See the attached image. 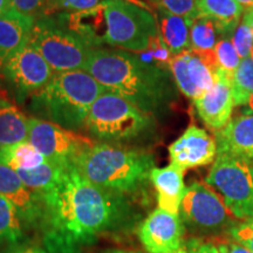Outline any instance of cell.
<instances>
[{"label": "cell", "instance_id": "28", "mask_svg": "<svg viewBox=\"0 0 253 253\" xmlns=\"http://www.w3.org/2000/svg\"><path fill=\"white\" fill-rule=\"evenodd\" d=\"M253 93V58L243 59L232 74V95L235 107H244Z\"/></svg>", "mask_w": 253, "mask_h": 253}, {"label": "cell", "instance_id": "40", "mask_svg": "<svg viewBox=\"0 0 253 253\" xmlns=\"http://www.w3.org/2000/svg\"><path fill=\"white\" fill-rule=\"evenodd\" d=\"M243 114L244 115H253V93L251 95V97H250L248 103L245 104L244 107H243Z\"/></svg>", "mask_w": 253, "mask_h": 253}, {"label": "cell", "instance_id": "13", "mask_svg": "<svg viewBox=\"0 0 253 253\" xmlns=\"http://www.w3.org/2000/svg\"><path fill=\"white\" fill-rule=\"evenodd\" d=\"M181 217L157 208L142 221L137 236L147 253H186Z\"/></svg>", "mask_w": 253, "mask_h": 253}, {"label": "cell", "instance_id": "41", "mask_svg": "<svg viewBox=\"0 0 253 253\" xmlns=\"http://www.w3.org/2000/svg\"><path fill=\"white\" fill-rule=\"evenodd\" d=\"M8 9H11V1L9 0H0V15L4 14Z\"/></svg>", "mask_w": 253, "mask_h": 253}, {"label": "cell", "instance_id": "43", "mask_svg": "<svg viewBox=\"0 0 253 253\" xmlns=\"http://www.w3.org/2000/svg\"><path fill=\"white\" fill-rule=\"evenodd\" d=\"M102 253H140V252H134V251H126V250H120V249H109Z\"/></svg>", "mask_w": 253, "mask_h": 253}, {"label": "cell", "instance_id": "6", "mask_svg": "<svg viewBox=\"0 0 253 253\" xmlns=\"http://www.w3.org/2000/svg\"><path fill=\"white\" fill-rule=\"evenodd\" d=\"M104 18L108 46L126 52H148L160 34L156 14L130 2L106 0Z\"/></svg>", "mask_w": 253, "mask_h": 253}, {"label": "cell", "instance_id": "25", "mask_svg": "<svg viewBox=\"0 0 253 253\" xmlns=\"http://www.w3.org/2000/svg\"><path fill=\"white\" fill-rule=\"evenodd\" d=\"M0 162L14 170H32L46 163L47 160L30 142L0 148Z\"/></svg>", "mask_w": 253, "mask_h": 253}, {"label": "cell", "instance_id": "8", "mask_svg": "<svg viewBox=\"0 0 253 253\" xmlns=\"http://www.w3.org/2000/svg\"><path fill=\"white\" fill-rule=\"evenodd\" d=\"M179 217L184 227L191 232L210 238L227 233L238 221L218 192L207 183L198 181L186 188Z\"/></svg>", "mask_w": 253, "mask_h": 253}, {"label": "cell", "instance_id": "22", "mask_svg": "<svg viewBox=\"0 0 253 253\" xmlns=\"http://www.w3.org/2000/svg\"><path fill=\"white\" fill-rule=\"evenodd\" d=\"M157 23L163 42L172 56L191 49L190 45V27L191 21L175 15L162 7H157Z\"/></svg>", "mask_w": 253, "mask_h": 253}, {"label": "cell", "instance_id": "9", "mask_svg": "<svg viewBox=\"0 0 253 253\" xmlns=\"http://www.w3.org/2000/svg\"><path fill=\"white\" fill-rule=\"evenodd\" d=\"M28 45L40 53L55 73L84 71L91 50L52 15L34 23Z\"/></svg>", "mask_w": 253, "mask_h": 253}, {"label": "cell", "instance_id": "42", "mask_svg": "<svg viewBox=\"0 0 253 253\" xmlns=\"http://www.w3.org/2000/svg\"><path fill=\"white\" fill-rule=\"evenodd\" d=\"M237 1L244 7V9H249L253 7V0H237Z\"/></svg>", "mask_w": 253, "mask_h": 253}, {"label": "cell", "instance_id": "46", "mask_svg": "<svg viewBox=\"0 0 253 253\" xmlns=\"http://www.w3.org/2000/svg\"><path fill=\"white\" fill-rule=\"evenodd\" d=\"M251 58H253V52H252V55H251Z\"/></svg>", "mask_w": 253, "mask_h": 253}, {"label": "cell", "instance_id": "23", "mask_svg": "<svg viewBox=\"0 0 253 253\" xmlns=\"http://www.w3.org/2000/svg\"><path fill=\"white\" fill-rule=\"evenodd\" d=\"M28 120L11 101L0 96V148L28 141Z\"/></svg>", "mask_w": 253, "mask_h": 253}, {"label": "cell", "instance_id": "27", "mask_svg": "<svg viewBox=\"0 0 253 253\" xmlns=\"http://www.w3.org/2000/svg\"><path fill=\"white\" fill-rule=\"evenodd\" d=\"M220 39L216 24L207 17H198L190 27L191 49L207 52L213 50Z\"/></svg>", "mask_w": 253, "mask_h": 253}, {"label": "cell", "instance_id": "4", "mask_svg": "<svg viewBox=\"0 0 253 253\" xmlns=\"http://www.w3.org/2000/svg\"><path fill=\"white\" fill-rule=\"evenodd\" d=\"M103 91L106 88L86 71L55 73L42 89L30 97L28 108L33 118L79 132Z\"/></svg>", "mask_w": 253, "mask_h": 253}, {"label": "cell", "instance_id": "44", "mask_svg": "<svg viewBox=\"0 0 253 253\" xmlns=\"http://www.w3.org/2000/svg\"><path fill=\"white\" fill-rule=\"evenodd\" d=\"M149 1H150V4L154 6V7H156V6H157V0H149Z\"/></svg>", "mask_w": 253, "mask_h": 253}, {"label": "cell", "instance_id": "21", "mask_svg": "<svg viewBox=\"0 0 253 253\" xmlns=\"http://www.w3.org/2000/svg\"><path fill=\"white\" fill-rule=\"evenodd\" d=\"M199 17L216 24L220 38L232 37L244 15V7L237 0H197Z\"/></svg>", "mask_w": 253, "mask_h": 253}, {"label": "cell", "instance_id": "19", "mask_svg": "<svg viewBox=\"0 0 253 253\" xmlns=\"http://www.w3.org/2000/svg\"><path fill=\"white\" fill-rule=\"evenodd\" d=\"M184 170L169 164L164 168H154L150 182L156 190L158 208L167 212L179 216V209L185 195Z\"/></svg>", "mask_w": 253, "mask_h": 253}, {"label": "cell", "instance_id": "35", "mask_svg": "<svg viewBox=\"0 0 253 253\" xmlns=\"http://www.w3.org/2000/svg\"><path fill=\"white\" fill-rule=\"evenodd\" d=\"M227 233L253 253V218L248 220H238L227 231Z\"/></svg>", "mask_w": 253, "mask_h": 253}, {"label": "cell", "instance_id": "3", "mask_svg": "<svg viewBox=\"0 0 253 253\" xmlns=\"http://www.w3.org/2000/svg\"><path fill=\"white\" fill-rule=\"evenodd\" d=\"M73 164L84 178L134 201L147 189L155 167L153 154L120 144L96 142Z\"/></svg>", "mask_w": 253, "mask_h": 253}, {"label": "cell", "instance_id": "2", "mask_svg": "<svg viewBox=\"0 0 253 253\" xmlns=\"http://www.w3.org/2000/svg\"><path fill=\"white\" fill-rule=\"evenodd\" d=\"M84 71L106 90L125 97L151 116L169 109L177 99L171 72L118 48L91 49Z\"/></svg>", "mask_w": 253, "mask_h": 253}, {"label": "cell", "instance_id": "1", "mask_svg": "<svg viewBox=\"0 0 253 253\" xmlns=\"http://www.w3.org/2000/svg\"><path fill=\"white\" fill-rule=\"evenodd\" d=\"M38 195L41 237L61 253H81L102 236L130 230L140 218L132 199L93 184L73 163L54 188Z\"/></svg>", "mask_w": 253, "mask_h": 253}, {"label": "cell", "instance_id": "31", "mask_svg": "<svg viewBox=\"0 0 253 253\" xmlns=\"http://www.w3.org/2000/svg\"><path fill=\"white\" fill-rule=\"evenodd\" d=\"M157 7H162L170 13L188 19L191 23L199 17L197 0H157Z\"/></svg>", "mask_w": 253, "mask_h": 253}, {"label": "cell", "instance_id": "30", "mask_svg": "<svg viewBox=\"0 0 253 253\" xmlns=\"http://www.w3.org/2000/svg\"><path fill=\"white\" fill-rule=\"evenodd\" d=\"M11 9L33 21L49 17L54 0H9Z\"/></svg>", "mask_w": 253, "mask_h": 253}, {"label": "cell", "instance_id": "18", "mask_svg": "<svg viewBox=\"0 0 253 253\" xmlns=\"http://www.w3.org/2000/svg\"><path fill=\"white\" fill-rule=\"evenodd\" d=\"M218 154L231 155L253 162V115H242L216 131ZM217 154V155H218Z\"/></svg>", "mask_w": 253, "mask_h": 253}, {"label": "cell", "instance_id": "12", "mask_svg": "<svg viewBox=\"0 0 253 253\" xmlns=\"http://www.w3.org/2000/svg\"><path fill=\"white\" fill-rule=\"evenodd\" d=\"M169 69L178 90L189 99L196 100L213 87L219 66L214 50L189 49L173 55Z\"/></svg>", "mask_w": 253, "mask_h": 253}, {"label": "cell", "instance_id": "37", "mask_svg": "<svg viewBox=\"0 0 253 253\" xmlns=\"http://www.w3.org/2000/svg\"><path fill=\"white\" fill-rule=\"evenodd\" d=\"M186 253H221L210 239L192 237L186 239Z\"/></svg>", "mask_w": 253, "mask_h": 253}, {"label": "cell", "instance_id": "14", "mask_svg": "<svg viewBox=\"0 0 253 253\" xmlns=\"http://www.w3.org/2000/svg\"><path fill=\"white\" fill-rule=\"evenodd\" d=\"M217 154L216 138L195 125L189 126L169 147L170 164L184 171L213 163Z\"/></svg>", "mask_w": 253, "mask_h": 253}, {"label": "cell", "instance_id": "39", "mask_svg": "<svg viewBox=\"0 0 253 253\" xmlns=\"http://www.w3.org/2000/svg\"><path fill=\"white\" fill-rule=\"evenodd\" d=\"M243 21L248 24L253 32V7L246 9L244 15H243Z\"/></svg>", "mask_w": 253, "mask_h": 253}, {"label": "cell", "instance_id": "20", "mask_svg": "<svg viewBox=\"0 0 253 253\" xmlns=\"http://www.w3.org/2000/svg\"><path fill=\"white\" fill-rule=\"evenodd\" d=\"M34 23L13 9L0 15V72L14 53L28 45Z\"/></svg>", "mask_w": 253, "mask_h": 253}, {"label": "cell", "instance_id": "34", "mask_svg": "<svg viewBox=\"0 0 253 253\" xmlns=\"http://www.w3.org/2000/svg\"><path fill=\"white\" fill-rule=\"evenodd\" d=\"M103 0H54L50 15L66 12H80L96 7Z\"/></svg>", "mask_w": 253, "mask_h": 253}, {"label": "cell", "instance_id": "15", "mask_svg": "<svg viewBox=\"0 0 253 253\" xmlns=\"http://www.w3.org/2000/svg\"><path fill=\"white\" fill-rule=\"evenodd\" d=\"M196 112L205 126L219 131L232 119L235 101L232 95V74L218 69L213 87L194 100Z\"/></svg>", "mask_w": 253, "mask_h": 253}, {"label": "cell", "instance_id": "24", "mask_svg": "<svg viewBox=\"0 0 253 253\" xmlns=\"http://www.w3.org/2000/svg\"><path fill=\"white\" fill-rule=\"evenodd\" d=\"M71 163H55L47 161L32 170H15L25 185L37 194H43L58 184L63 171Z\"/></svg>", "mask_w": 253, "mask_h": 253}, {"label": "cell", "instance_id": "11", "mask_svg": "<svg viewBox=\"0 0 253 253\" xmlns=\"http://www.w3.org/2000/svg\"><path fill=\"white\" fill-rule=\"evenodd\" d=\"M0 74L13 90L18 102L24 103L42 89L55 72L36 48L27 45L6 61Z\"/></svg>", "mask_w": 253, "mask_h": 253}, {"label": "cell", "instance_id": "10", "mask_svg": "<svg viewBox=\"0 0 253 253\" xmlns=\"http://www.w3.org/2000/svg\"><path fill=\"white\" fill-rule=\"evenodd\" d=\"M28 142L33 144L47 161L62 164L73 163L78 155L96 143L80 132L33 116L28 120Z\"/></svg>", "mask_w": 253, "mask_h": 253}, {"label": "cell", "instance_id": "32", "mask_svg": "<svg viewBox=\"0 0 253 253\" xmlns=\"http://www.w3.org/2000/svg\"><path fill=\"white\" fill-rule=\"evenodd\" d=\"M1 253H61L54 246L49 245L41 237L39 239L26 238L14 244L6 246Z\"/></svg>", "mask_w": 253, "mask_h": 253}, {"label": "cell", "instance_id": "17", "mask_svg": "<svg viewBox=\"0 0 253 253\" xmlns=\"http://www.w3.org/2000/svg\"><path fill=\"white\" fill-rule=\"evenodd\" d=\"M104 5L80 12L56 13L52 17L65 30L71 32L74 37L86 45L88 48L96 49L108 46L107 42V26L104 18Z\"/></svg>", "mask_w": 253, "mask_h": 253}, {"label": "cell", "instance_id": "16", "mask_svg": "<svg viewBox=\"0 0 253 253\" xmlns=\"http://www.w3.org/2000/svg\"><path fill=\"white\" fill-rule=\"evenodd\" d=\"M0 196L17 208L27 230L40 231L43 218L40 196L25 185L14 169L2 162H0Z\"/></svg>", "mask_w": 253, "mask_h": 253}, {"label": "cell", "instance_id": "38", "mask_svg": "<svg viewBox=\"0 0 253 253\" xmlns=\"http://www.w3.org/2000/svg\"><path fill=\"white\" fill-rule=\"evenodd\" d=\"M116 1H126V2H130V4L137 5V6H140V7L147 8V9H149V11L154 12V7H153V5L149 4V2L144 1V0H116ZM154 13H155V12H154Z\"/></svg>", "mask_w": 253, "mask_h": 253}, {"label": "cell", "instance_id": "5", "mask_svg": "<svg viewBox=\"0 0 253 253\" xmlns=\"http://www.w3.org/2000/svg\"><path fill=\"white\" fill-rule=\"evenodd\" d=\"M154 119L125 97L106 90L89 109L84 130L104 143H130L154 130Z\"/></svg>", "mask_w": 253, "mask_h": 253}, {"label": "cell", "instance_id": "36", "mask_svg": "<svg viewBox=\"0 0 253 253\" xmlns=\"http://www.w3.org/2000/svg\"><path fill=\"white\" fill-rule=\"evenodd\" d=\"M210 240L221 253H252L248 248L233 239L229 233L212 237Z\"/></svg>", "mask_w": 253, "mask_h": 253}, {"label": "cell", "instance_id": "26", "mask_svg": "<svg viewBox=\"0 0 253 253\" xmlns=\"http://www.w3.org/2000/svg\"><path fill=\"white\" fill-rule=\"evenodd\" d=\"M23 218L8 199L0 196V246H8L26 238Z\"/></svg>", "mask_w": 253, "mask_h": 253}, {"label": "cell", "instance_id": "33", "mask_svg": "<svg viewBox=\"0 0 253 253\" xmlns=\"http://www.w3.org/2000/svg\"><path fill=\"white\" fill-rule=\"evenodd\" d=\"M231 40L240 59L251 58L253 52V32L248 24L243 20L240 21L233 36L231 37Z\"/></svg>", "mask_w": 253, "mask_h": 253}, {"label": "cell", "instance_id": "29", "mask_svg": "<svg viewBox=\"0 0 253 253\" xmlns=\"http://www.w3.org/2000/svg\"><path fill=\"white\" fill-rule=\"evenodd\" d=\"M213 50L219 68L223 69L224 72L229 73V74H233L236 69L239 67L242 59L237 53V49L233 46L231 38H220Z\"/></svg>", "mask_w": 253, "mask_h": 253}, {"label": "cell", "instance_id": "7", "mask_svg": "<svg viewBox=\"0 0 253 253\" xmlns=\"http://www.w3.org/2000/svg\"><path fill=\"white\" fill-rule=\"evenodd\" d=\"M205 183L223 198L238 220L253 218V162L218 154Z\"/></svg>", "mask_w": 253, "mask_h": 253}, {"label": "cell", "instance_id": "45", "mask_svg": "<svg viewBox=\"0 0 253 253\" xmlns=\"http://www.w3.org/2000/svg\"><path fill=\"white\" fill-rule=\"evenodd\" d=\"M0 96H4L5 97V93L1 89H0Z\"/></svg>", "mask_w": 253, "mask_h": 253}]
</instances>
